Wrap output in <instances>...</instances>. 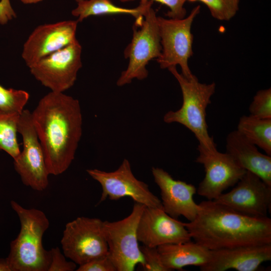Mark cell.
<instances>
[{
    "instance_id": "cell-1",
    "label": "cell",
    "mask_w": 271,
    "mask_h": 271,
    "mask_svg": "<svg viewBox=\"0 0 271 271\" xmlns=\"http://www.w3.org/2000/svg\"><path fill=\"white\" fill-rule=\"evenodd\" d=\"M31 113L49 174H63L75 158L82 134L79 100L64 92L50 91Z\"/></svg>"
},
{
    "instance_id": "cell-2",
    "label": "cell",
    "mask_w": 271,
    "mask_h": 271,
    "mask_svg": "<svg viewBox=\"0 0 271 271\" xmlns=\"http://www.w3.org/2000/svg\"><path fill=\"white\" fill-rule=\"evenodd\" d=\"M195 218L184 223L191 238L210 250L271 243V219L236 212L214 200L203 201Z\"/></svg>"
},
{
    "instance_id": "cell-3",
    "label": "cell",
    "mask_w": 271,
    "mask_h": 271,
    "mask_svg": "<svg viewBox=\"0 0 271 271\" xmlns=\"http://www.w3.org/2000/svg\"><path fill=\"white\" fill-rule=\"evenodd\" d=\"M11 205L19 218L21 228L5 258L10 271H48L51 253L43 245L44 234L50 225L48 218L42 210L25 208L15 201H11Z\"/></svg>"
},
{
    "instance_id": "cell-4",
    "label": "cell",
    "mask_w": 271,
    "mask_h": 271,
    "mask_svg": "<svg viewBox=\"0 0 271 271\" xmlns=\"http://www.w3.org/2000/svg\"><path fill=\"white\" fill-rule=\"evenodd\" d=\"M168 69L180 86L183 102L178 110L165 113L164 121L183 125L194 133L199 142L198 147L210 151L217 150L213 138L209 134L206 120V108L215 90V83H200L195 75L188 79L178 71L176 66Z\"/></svg>"
},
{
    "instance_id": "cell-5",
    "label": "cell",
    "mask_w": 271,
    "mask_h": 271,
    "mask_svg": "<svg viewBox=\"0 0 271 271\" xmlns=\"http://www.w3.org/2000/svg\"><path fill=\"white\" fill-rule=\"evenodd\" d=\"M157 17L152 6L142 19L136 20L132 39L124 51V57L128 59V64L117 80L118 86L129 84L134 79L142 80L147 78V65L160 56L162 46Z\"/></svg>"
},
{
    "instance_id": "cell-6",
    "label": "cell",
    "mask_w": 271,
    "mask_h": 271,
    "mask_svg": "<svg viewBox=\"0 0 271 271\" xmlns=\"http://www.w3.org/2000/svg\"><path fill=\"white\" fill-rule=\"evenodd\" d=\"M200 6L194 8L189 15L182 19L157 17L162 51L156 59L162 69L179 65L182 75L188 79L194 76L188 65L193 55V36L191 29Z\"/></svg>"
},
{
    "instance_id": "cell-7",
    "label": "cell",
    "mask_w": 271,
    "mask_h": 271,
    "mask_svg": "<svg viewBox=\"0 0 271 271\" xmlns=\"http://www.w3.org/2000/svg\"><path fill=\"white\" fill-rule=\"evenodd\" d=\"M146 206L135 202L130 214L113 222L103 221V231L108 245V255L116 271H133L144 264L138 243V223Z\"/></svg>"
},
{
    "instance_id": "cell-8",
    "label": "cell",
    "mask_w": 271,
    "mask_h": 271,
    "mask_svg": "<svg viewBox=\"0 0 271 271\" xmlns=\"http://www.w3.org/2000/svg\"><path fill=\"white\" fill-rule=\"evenodd\" d=\"M63 254L79 265L108 254L103 221L78 217L65 226L60 241Z\"/></svg>"
},
{
    "instance_id": "cell-9",
    "label": "cell",
    "mask_w": 271,
    "mask_h": 271,
    "mask_svg": "<svg viewBox=\"0 0 271 271\" xmlns=\"http://www.w3.org/2000/svg\"><path fill=\"white\" fill-rule=\"evenodd\" d=\"M18 132L22 137L23 148L14 160V166L22 183L38 191L45 190L49 185L44 153L33 124L32 113L24 109L18 122Z\"/></svg>"
},
{
    "instance_id": "cell-10",
    "label": "cell",
    "mask_w": 271,
    "mask_h": 271,
    "mask_svg": "<svg viewBox=\"0 0 271 271\" xmlns=\"http://www.w3.org/2000/svg\"><path fill=\"white\" fill-rule=\"evenodd\" d=\"M82 47L77 39L29 67L35 78L51 91L64 92L71 88L82 67Z\"/></svg>"
},
{
    "instance_id": "cell-11",
    "label": "cell",
    "mask_w": 271,
    "mask_h": 271,
    "mask_svg": "<svg viewBox=\"0 0 271 271\" xmlns=\"http://www.w3.org/2000/svg\"><path fill=\"white\" fill-rule=\"evenodd\" d=\"M86 172L101 186L102 191L99 202L107 198L117 200L128 197L146 207H163L161 201L150 190L149 186L134 176L127 159H124L114 171L90 169Z\"/></svg>"
},
{
    "instance_id": "cell-12",
    "label": "cell",
    "mask_w": 271,
    "mask_h": 271,
    "mask_svg": "<svg viewBox=\"0 0 271 271\" xmlns=\"http://www.w3.org/2000/svg\"><path fill=\"white\" fill-rule=\"evenodd\" d=\"M195 162L203 165L205 176L197 193L207 200L217 198L229 187L235 185L246 172L227 153L210 151L198 147Z\"/></svg>"
},
{
    "instance_id": "cell-13",
    "label": "cell",
    "mask_w": 271,
    "mask_h": 271,
    "mask_svg": "<svg viewBox=\"0 0 271 271\" xmlns=\"http://www.w3.org/2000/svg\"><path fill=\"white\" fill-rule=\"evenodd\" d=\"M236 184L213 200L246 215L266 217L271 207V186L247 171Z\"/></svg>"
},
{
    "instance_id": "cell-14",
    "label": "cell",
    "mask_w": 271,
    "mask_h": 271,
    "mask_svg": "<svg viewBox=\"0 0 271 271\" xmlns=\"http://www.w3.org/2000/svg\"><path fill=\"white\" fill-rule=\"evenodd\" d=\"M78 22L68 20L37 27L25 42L22 57L29 68L76 39Z\"/></svg>"
},
{
    "instance_id": "cell-15",
    "label": "cell",
    "mask_w": 271,
    "mask_h": 271,
    "mask_svg": "<svg viewBox=\"0 0 271 271\" xmlns=\"http://www.w3.org/2000/svg\"><path fill=\"white\" fill-rule=\"evenodd\" d=\"M137 237L143 245L155 247L192 239L183 222L170 216L163 207L146 206L138 223Z\"/></svg>"
},
{
    "instance_id": "cell-16",
    "label": "cell",
    "mask_w": 271,
    "mask_h": 271,
    "mask_svg": "<svg viewBox=\"0 0 271 271\" xmlns=\"http://www.w3.org/2000/svg\"><path fill=\"white\" fill-rule=\"evenodd\" d=\"M154 181L160 188L163 210L170 216L177 219L182 216L189 221H193L199 209L194 201L197 193L194 185L174 179L164 169L152 167Z\"/></svg>"
},
{
    "instance_id": "cell-17",
    "label": "cell",
    "mask_w": 271,
    "mask_h": 271,
    "mask_svg": "<svg viewBox=\"0 0 271 271\" xmlns=\"http://www.w3.org/2000/svg\"><path fill=\"white\" fill-rule=\"evenodd\" d=\"M271 260V243L238 246L211 250L208 262L201 271H255L264 262Z\"/></svg>"
},
{
    "instance_id": "cell-18",
    "label": "cell",
    "mask_w": 271,
    "mask_h": 271,
    "mask_svg": "<svg viewBox=\"0 0 271 271\" xmlns=\"http://www.w3.org/2000/svg\"><path fill=\"white\" fill-rule=\"evenodd\" d=\"M226 153L243 169L258 176L271 186V156L260 153L256 146L243 138L236 130L226 138Z\"/></svg>"
},
{
    "instance_id": "cell-19",
    "label": "cell",
    "mask_w": 271,
    "mask_h": 271,
    "mask_svg": "<svg viewBox=\"0 0 271 271\" xmlns=\"http://www.w3.org/2000/svg\"><path fill=\"white\" fill-rule=\"evenodd\" d=\"M161 260L168 271L182 270L186 266L200 267L209 260L211 250L191 240L157 247Z\"/></svg>"
},
{
    "instance_id": "cell-20",
    "label": "cell",
    "mask_w": 271,
    "mask_h": 271,
    "mask_svg": "<svg viewBox=\"0 0 271 271\" xmlns=\"http://www.w3.org/2000/svg\"><path fill=\"white\" fill-rule=\"evenodd\" d=\"M153 4L150 1H141L134 8H125L114 5L110 0H83L77 3L71 14L81 22L92 16L125 14L133 17L136 20L142 18L147 9Z\"/></svg>"
},
{
    "instance_id": "cell-21",
    "label": "cell",
    "mask_w": 271,
    "mask_h": 271,
    "mask_svg": "<svg viewBox=\"0 0 271 271\" xmlns=\"http://www.w3.org/2000/svg\"><path fill=\"white\" fill-rule=\"evenodd\" d=\"M236 130L247 141L271 156V118L243 115L240 118Z\"/></svg>"
},
{
    "instance_id": "cell-22",
    "label": "cell",
    "mask_w": 271,
    "mask_h": 271,
    "mask_svg": "<svg viewBox=\"0 0 271 271\" xmlns=\"http://www.w3.org/2000/svg\"><path fill=\"white\" fill-rule=\"evenodd\" d=\"M20 115L0 109V151L7 153L13 160L21 153L17 137Z\"/></svg>"
},
{
    "instance_id": "cell-23",
    "label": "cell",
    "mask_w": 271,
    "mask_h": 271,
    "mask_svg": "<svg viewBox=\"0 0 271 271\" xmlns=\"http://www.w3.org/2000/svg\"><path fill=\"white\" fill-rule=\"evenodd\" d=\"M29 97L25 90L7 89L0 85V109L5 112L20 114Z\"/></svg>"
},
{
    "instance_id": "cell-24",
    "label": "cell",
    "mask_w": 271,
    "mask_h": 271,
    "mask_svg": "<svg viewBox=\"0 0 271 271\" xmlns=\"http://www.w3.org/2000/svg\"><path fill=\"white\" fill-rule=\"evenodd\" d=\"M187 1L202 3L207 7L211 16L219 21H229L234 17L239 9V0Z\"/></svg>"
},
{
    "instance_id": "cell-25",
    "label": "cell",
    "mask_w": 271,
    "mask_h": 271,
    "mask_svg": "<svg viewBox=\"0 0 271 271\" xmlns=\"http://www.w3.org/2000/svg\"><path fill=\"white\" fill-rule=\"evenodd\" d=\"M250 115L259 118H271V89L258 91L249 106Z\"/></svg>"
},
{
    "instance_id": "cell-26",
    "label": "cell",
    "mask_w": 271,
    "mask_h": 271,
    "mask_svg": "<svg viewBox=\"0 0 271 271\" xmlns=\"http://www.w3.org/2000/svg\"><path fill=\"white\" fill-rule=\"evenodd\" d=\"M144 264L141 267L145 271H168L163 264L157 247L140 246Z\"/></svg>"
},
{
    "instance_id": "cell-27",
    "label": "cell",
    "mask_w": 271,
    "mask_h": 271,
    "mask_svg": "<svg viewBox=\"0 0 271 271\" xmlns=\"http://www.w3.org/2000/svg\"><path fill=\"white\" fill-rule=\"evenodd\" d=\"M51 262L48 271H73L76 270V264L71 261H67L58 247L50 250Z\"/></svg>"
},
{
    "instance_id": "cell-28",
    "label": "cell",
    "mask_w": 271,
    "mask_h": 271,
    "mask_svg": "<svg viewBox=\"0 0 271 271\" xmlns=\"http://www.w3.org/2000/svg\"><path fill=\"white\" fill-rule=\"evenodd\" d=\"M122 3L135 0H119ZM141 1L156 2L167 7L169 10L166 16L169 18L182 19L185 17L186 10L184 5L187 0H140Z\"/></svg>"
},
{
    "instance_id": "cell-29",
    "label": "cell",
    "mask_w": 271,
    "mask_h": 271,
    "mask_svg": "<svg viewBox=\"0 0 271 271\" xmlns=\"http://www.w3.org/2000/svg\"><path fill=\"white\" fill-rule=\"evenodd\" d=\"M77 271H116L108 254L79 265Z\"/></svg>"
},
{
    "instance_id": "cell-30",
    "label": "cell",
    "mask_w": 271,
    "mask_h": 271,
    "mask_svg": "<svg viewBox=\"0 0 271 271\" xmlns=\"http://www.w3.org/2000/svg\"><path fill=\"white\" fill-rule=\"evenodd\" d=\"M16 17V14L12 7L10 0H0V24L5 25Z\"/></svg>"
},
{
    "instance_id": "cell-31",
    "label": "cell",
    "mask_w": 271,
    "mask_h": 271,
    "mask_svg": "<svg viewBox=\"0 0 271 271\" xmlns=\"http://www.w3.org/2000/svg\"><path fill=\"white\" fill-rule=\"evenodd\" d=\"M0 271H10L5 258L0 259Z\"/></svg>"
},
{
    "instance_id": "cell-32",
    "label": "cell",
    "mask_w": 271,
    "mask_h": 271,
    "mask_svg": "<svg viewBox=\"0 0 271 271\" xmlns=\"http://www.w3.org/2000/svg\"><path fill=\"white\" fill-rule=\"evenodd\" d=\"M19 1L24 4L29 5V4H37L44 0H19Z\"/></svg>"
},
{
    "instance_id": "cell-33",
    "label": "cell",
    "mask_w": 271,
    "mask_h": 271,
    "mask_svg": "<svg viewBox=\"0 0 271 271\" xmlns=\"http://www.w3.org/2000/svg\"><path fill=\"white\" fill-rule=\"evenodd\" d=\"M75 1L77 3H78V2H81V1H83V0H75Z\"/></svg>"
}]
</instances>
